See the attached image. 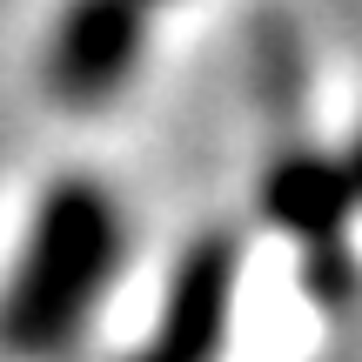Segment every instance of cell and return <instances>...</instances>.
<instances>
[{
  "mask_svg": "<svg viewBox=\"0 0 362 362\" xmlns=\"http://www.w3.org/2000/svg\"><path fill=\"white\" fill-rule=\"evenodd\" d=\"M115 255H121V221L107 188L88 175L54 181L34 208L21 269L0 296V356L47 362L54 349H67L101 282L115 275Z\"/></svg>",
  "mask_w": 362,
  "mask_h": 362,
  "instance_id": "cell-1",
  "label": "cell"
},
{
  "mask_svg": "<svg viewBox=\"0 0 362 362\" xmlns=\"http://www.w3.org/2000/svg\"><path fill=\"white\" fill-rule=\"evenodd\" d=\"M141 7L148 0H74L47 47V88L61 107L88 115L121 94L141 61Z\"/></svg>",
  "mask_w": 362,
  "mask_h": 362,
  "instance_id": "cell-2",
  "label": "cell"
},
{
  "mask_svg": "<svg viewBox=\"0 0 362 362\" xmlns=\"http://www.w3.org/2000/svg\"><path fill=\"white\" fill-rule=\"evenodd\" d=\"M228 302H235V242L208 235L188 248V262L168 288L155 362H215L221 336H228Z\"/></svg>",
  "mask_w": 362,
  "mask_h": 362,
  "instance_id": "cell-3",
  "label": "cell"
},
{
  "mask_svg": "<svg viewBox=\"0 0 362 362\" xmlns=\"http://www.w3.org/2000/svg\"><path fill=\"white\" fill-rule=\"evenodd\" d=\"M356 208L349 175L322 168V161H288V168L269 175V215L309 248L315 282H329V269L342 262V221Z\"/></svg>",
  "mask_w": 362,
  "mask_h": 362,
  "instance_id": "cell-4",
  "label": "cell"
},
{
  "mask_svg": "<svg viewBox=\"0 0 362 362\" xmlns=\"http://www.w3.org/2000/svg\"><path fill=\"white\" fill-rule=\"evenodd\" d=\"M141 362H155V356H141Z\"/></svg>",
  "mask_w": 362,
  "mask_h": 362,
  "instance_id": "cell-5",
  "label": "cell"
}]
</instances>
